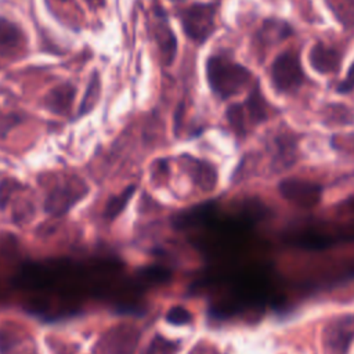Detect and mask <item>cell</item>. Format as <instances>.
I'll return each mask as SVG.
<instances>
[{"label": "cell", "mask_w": 354, "mask_h": 354, "mask_svg": "<svg viewBox=\"0 0 354 354\" xmlns=\"http://www.w3.org/2000/svg\"><path fill=\"white\" fill-rule=\"evenodd\" d=\"M136 187L134 185H129L127 188H124L119 195L112 196L106 205H105V210H104V216L108 220H113L119 213H122V210L126 207V205L129 203V201L131 199V196L134 195Z\"/></svg>", "instance_id": "16"}, {"label": "cell", "mask_w": 354, "mask_h": 354, "mask_svg": "<svg viewBox=\"0 0 354 354\" xmlns=\"http://www.w3.org/2000/svg\"><path fill=\"white\" fill-rule=\"evenodd\" d=\"M277 152L274 156V169L281 170L290 167L296 162V140L288 134L275 137Z\"/></svg>", "instance_id": "10"}, {"label": "cell", "mask_w": 354, "mask_h": 354, "mask_svg": "<svg viewBox=\"0 0 354 354\" xmlns=\"http://www.w3.org/2000/svg\"><path fill=\"white\" fill-rule=\"evenodd\" d=\"M292 33L293 29L288 22L270 18L263 22V26L260 28L256 37L261 43V46H270L288 39Z\"/></svg>", "instance_id": "9"}, {"label": "cell", "mask_w": 354, "mask_h": 354, "mask_svg": "<svg viewBox=\"0 0 354 354\" xmlns=\"http://www.w3.org/2000/svg\"><path fill=\"white\" fill-rule=\"evenodd\" d=\"M156 40L159 43L160 54H162V61L165 64H171L176 55V48H177V41L174 33L170 30V28L166 24H160L156 32Z\"/></svg>", "instance_id": "13"}, {"label": "cell", "mask_w": 354, "mask_h": 354, "mask_svg": "<svg viewBox=\"0 0 354 354\" xmlns=\"http://www.w3.org/2000/svg\"><path fill=\"white\" fill-rule=\"evenodd\" d=\"M333 17L344 26H354V0H325Z\"/></svg>", "instance_id": "14"}, {"label": "cell", "mask_w": 354, "mask_h": 354, "mask_svg": "<svg viewBox=\"0 0 354 354\" xmlns=\"http://www.w3.org/2000/svg\"><path fill=\"white\" fill-rule=\"evenodd\" d=\"M17 187H18V184L15 181H11V180H4V181L0 183V209H3L7 205L12 191Z\"/></svg>", "instance_id": "20"}, {"label": "cell", "mask_w": 354, "mask_h": 354, "mask_svg": "<svg viewBox=\"0 0 354 354\" xmlns=\"http://www.w3.org/2000/svg\"><path fill=\"white\" fill-rule=\"evenodd\" d=\"M214 3H194L180 12L181 26L185 35L195 43H205L216 30Z\"/></svg>", "instance_id": "2"}, {"label": "cell", "mask_w": 354, "mask_h": 354, "mask_svg": "<svg viewBox=\"0 0 354 354\" xmlns=\"http://www.w3.org/2000/svg\"><path fill=\"white\" fill-rule=\"evenodd\" d=\"M271 82L278 93H293L304 82V71L296 51L288 50L277 55L271 65Z\"/></svg>", "instance_id": "3"}, {"label": "cell", "mask_w": 354, "mask_h": 354, "mask_svg": "<svg viewBox=\"0 0 354 354\" xmlns=\"http://www.w3.org/2000/svg\"><path fill=\"white\" fill-rule=\"evenodd\" d=\"M87 192L84 181L77 183H65L54 188L44 202V209L50 214H64L68 212L77 201H80Z\"/></svg>", "instance_id": "5"}, {"label": "cell", "mask_w": 354, "mask_h": 354, "mask_svg": "<svg viewBox=\"0 0 354 354\" xmlns=\"http://www.w3.org/2000/svg\"><path fill=\"white\" fill-rule=\"evenodd\" d=\"M346 325H347V322H344L339 326H335V328H332V332L329 333V343L337 351H344L346 346L354 336V329H348Z\"/></svg>", "instance_id": "18"}, {"label": "cell", "mask_w": 354, "mask_h": 354, "mask_svg": "<svg viewBox=\"0 0 354 354\" xmlns=\"http://www.w3.org/2000/svg\"><path fill=\"white\" fill-rule=\"evenodd\" d=\"M87 4H90L91 7H94V6H101L102 3H104V0H84Z\"/></svg>", "instance_id": "22"}, {"label": "cell", "mask_w": 354, "mask_h": 354, "mask_svg": "<svg viewBox=\"0 0 354 354\" xmlns=\"http://www.w3.org/2000/svg\"><path fill=\"white\" fill-rule=\"evenodd\" d=\"M243 108L248 112L249 120L253 124H259L267 119V106H266V98L263 97L259 84L256 83L253 88L250 90L246 101L243 102Z\"/></svg>", "instance_id": "11"}, {"label": "cell", "mask_w": 354, "mask_h": 354, "mask_svg": "<svg viewBox=\"0 0 354 354\" xmlns=\"http://www.w3.org/2000/svg\"><path fill=\"white\" fill-rule=\"evenodd\" d=\"M340 51L330 46H326L322 41L315 43L308 54V61L313 69L324 75L337 72L340 68Z\"/></svg>", "instance_id": "6"}, {"label": "cell", "mask_w": 354, "mask_h": 354, "mask_svg": "<svg viewBox=\"0 0 354 354\" xmlns=\"http://www.w3.org/2000/svg\"><path fill=\"white\" fill-rule=\"evenodd\" d=\"M206 79L213 94L227 100L238 94L252 79L250 71L227 54L210 55L206 61Z\"/></svg>", "instance_id": "1"}, {"label": "cell", "mask_w": 354, "mask_h": 354, "mask_svg": "<svg viewBox=\"0 0 354 354\" xmlns=\"http://www.w3.org/2000/svg\"><path fill=\"white\" fill-rule=\"evenodd\" d=\"M192 315L188 310H185L184 307H173L169 310L167 315H166V321L173 324V325H184L188 324L191 321Z\"/></svg>", "instance_id": "19"}, {"label": "cell", "mask_w": 354, "mask_h": 354, "mask_svg": "<svg viewBox=\"0 0 354 354\" xmlns=\"http://www.w3.org/2000/svg\"><path fill=\"white\" fill-rule=\"evenodd\" d=\"M353 90H354V62L350 65L346 77L336 87V91L340 94H348Z\"/></svg>", "instance_id": "21"}, {"label": "cell", "mask_w": 354, "mask_h": 354, "mask_svg": "<svg viewBox=\"0 0 354 354\" xmlns=\"http://www.w3.org/2000/svg\"><path fill=\"white\" fill-rule=\"evenodd\" d=\"M227 120L231 129L236 133V136L243 137L246 134V118L243 104H232L225 111Z\"/></svg>", "instance_id": "17"}, {"label": "cell", "mask_w": 354, "mask_h": 354, "mask_svg": "<svg viewBox=\"0 0 354 354\" xmlns=\"http://www.w3.org/2000/svg\"><path fill=\"white\" fill-rule=\"evenodd\" d=\"M279 194L296 206L310 209L319 203L322 198V185L297 177H288L281 180L278 185Z\"/></svg>", "instance_id": "4"}, {"label": "cell", "mask_w": 354, "mask_h": 354, "mask_svg": "<svg viewBox=\"0 0 354 354\" xmlns=\"http://www.w3.org/2000/svg\"><path fill=\"white\" fill-rule=\"evenodd\" d=\"M76 88L72 83H62L51 88L44 97V105L54 113H65L69 111L75 100Z\"/></svg>", "instance_id": "8"}, {"label": "cell", "mask_w": 354, "mask_h": 354, "mask_svg": "<svg viewBox=\"0 0 354 354\" xmlns=\"http://www.w3.org/2000/svg\"><path fill=\"white\" fill-rule=\"evenodd\" d=\"M100 94H101V79L100 75L97 72H94L91 75V79L87 84V88L84 91L80 108H79V116H83L86 113H88L98 102L100 100Z\"/></svg>", "instance_id": "15"}, {"label": "cell", "mask_w": 354, "mask_h": 354, "mask_svg": "<svg viewBox=\"0 0 354 354\" xmlns=\"http://www.w3.org/2000/svg\"><path fill=\"white\" fill-rule=\"evenodd\" d=\"M61 1H65V0H61Z\"/></svg>", "instance_id": "23"}, {"label": "cell", "mask_w": 354, "mask_h": 354, "mask_svg": "<svg viewBox=\"0 0 354 354\" xmlns=\"http://www.w3.org/2000/svg\"><path fill=\"white\" fill-rule=\"evenodd\" d=\"M24 40V36L17 25L0 18V51H15Z\"/></svg>", "instance_id": "12"}, {"label": "cell", "mask_w": 354, "mask_h": 354, "mask_svg": "<svg viewBox=\"0 0 354 354\" xmlns=\"http://www.w3.org/2000/svg\"><path fill=\"white\" fill-rule=\"evenodd\" d=\"M188 173L191 174L194 183L202 189V191H212L214 189L217 184V170L216 167L202 159L188 158Z\"/></svg>", "instance_id": "7"}]
</instances>
